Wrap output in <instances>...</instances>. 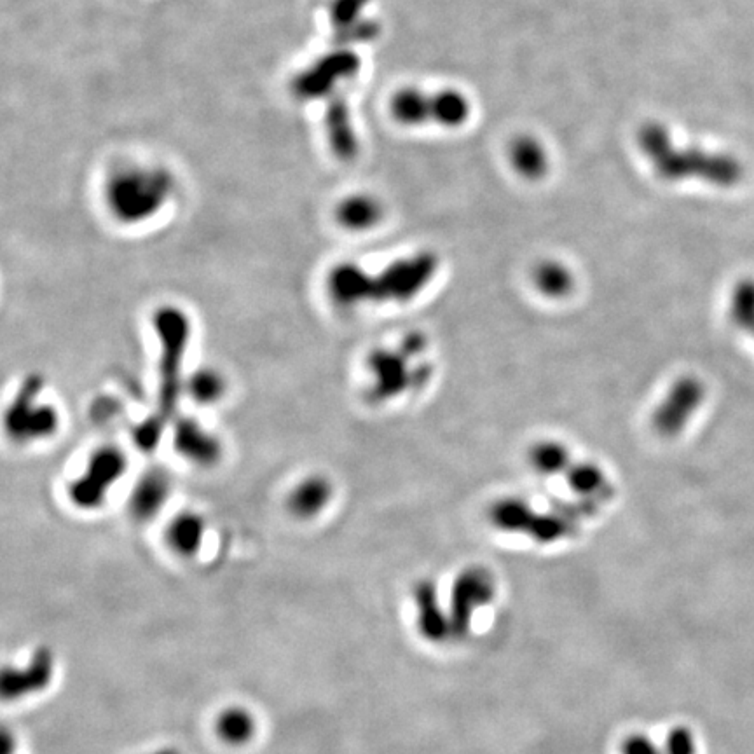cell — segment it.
I'll return each instance as SVG.
<instances>
[{
  "label": "cell",
  "mask_w": 754,
  "mask_h": 754,
  "mask_svg": "<svg viewBox=\"0 0 754 754\" xmlns=\"http://www.w3.org/2000/svg\"><path fill=\"white\" fill-rule=\"evenodd\" d=\"M102 205L117 226L151 224L172 206L179 179L170 166L154 159H119L105 172Z\"/></svg>",
  "instance_id": "1"
},
{
  "label": "cell",
  "mask_w": 754,
  "mask_h": 754,
  "mask_svg": "<svg viewBox=\"0 0 754 754\" xmlns=\"http://www.w3.org/2000/svg\"><path fill=\"white\" fill-rule=\"evenodd\" d=\"M636 144L660 179L678 182L699 177L714 184H728L734 180L735 168L727 158L693 147H678L669 130L659 121L641 124L636 133Z\"/></svg>",
  "instance_id": "2"
},
{
  "label": "cell",
  "mask_w": 754,
  "mask_h": 754,
  "mask_svg": "<svg viewBox=\"0 0 754 754\" xmlns=\"http://www.w3.org/2000/svg\"><path fill=\"white\" fill-rule=\"evenodd\" d=\"M152 325L158 332L159 346V409L163 416L175 411L186 377L182 372L191 341V318L177 306H163L156 311Z\"/></svg>",
  "instance_id": "3"
},
{
  "label": "cell",
  "mask_w": 754,
  "mask_h": 754,
  "mask_svg": "<svg viewBox=\"0 0 754 754\" xmlns=\"http://www.w3.org/2000/svg\"><path fill=\"white\" fill-rule=\"evenodd\" d=\"M355 51L337 48L306 63L290 81L292 96L304 103L322 102L341 95V86L360 72Z\"/></svg>",
  "instance_id": "4"
},
{
  "label": "cell",
  "mask_w": 754,
  "mask_h": 754,
  "mask_svg": "<svg viewBox=\"0 0 754 754\" xmlns=\"http://www.w3.org/2000/svg\"><path fill=\"white\" fill-rule=\"evenodd\" d=\"M439 269V261L432 252L402 257L388 264L377 275L367 276V304L369 302H409L425 290Z\"/></svg>",
  "instance_id": "5"
},
{
  "label": "cell",
  "mask_w": 754,
  "mask_h": 754,
  "mask_svg": "<svg viewBox=\"0 0 754 754\" xmlns=\"http://www.w3.org/2000/svg\"><path fill=\"white\" fill-rule=\"evenodd\" d=\"M128 472V458L116 446H105L91 454L83 472L67 487L69 501L84 512H93L105 505L110 491Z\"/></svg>",
  "instance_id": "6"
},
{
  "label": "cell",
  "mask_w": 754,
  "mask_h": 754,
  "mask_svg": "<svg viewBox=\"0 0 754 754\" xmlns=\"http://www.w3.org/2000/svg\"><path fill=\"white\" fill-rule=\"evenodd\" d=\"M42 381L28 377L6 411V432L16 442H39L58 432L60 416L55 405L42 402Z\"/></svg>",
  "instance_id": "7"
},
{
  "label": "cell",
  "mask_w": 754,
  "mask_h": 754,
  "mask_svg": "<svg viewBox=\"0 0 754 754\" xmlns=\"http://www.w3.org/2000/svg\"><path fill=\"white\" fill-rule=\"evenodd\" d=\"M411 357L405 355L398 346L397 350L377 348L367 357V369L371 374L369 397L372 402L384 404L388 400L400 397L409 390L423 388L432 376L430 365L421 364L416 369L411 367Z\"/></svg>",
  "instance_id": "8"
},
{
  "label": "cell",
  "mask_w": 754,
  "mask_h": 754,
  "mask_svg": "<svg viewBox=\"0 0 754 754\" xmlns=\"http://www.w3.org/2000/svg\"><path fill=\"white\" fill-rule=\"evenodd\" d=\"M706 397V386L699 377L683 376L672 384L664 400L653 411V430L662 437H676L697 412Z\"/></svg>",
  "instance_id": "9"
},
{
  "label": "cell",
  "mask_w": 754,
  "mask_h": 754,
  "mask_svg": "<svg viewBox=\"0 0 754 754\" xmlns=\"http://www.w3.org/2000/svg\"><path fill=\"white\" fill-rule=\"evenodd\" d=\"M55 672V659L49 648L41 646L23 667H4L0 692L4 700H20L48 688Z\"/></svg>",
  "instance_id": "10"
},
{
  "label": "cell",
  "mask_w": 754,
  "mask_h": 754,
  "mask_svg": "<svg viewBox=\"0 0 754 754\" xmlns=\"http://www.w3.org/2000/svg\"><path fill=\"white\" fill-rule=\"evenodd\" d=\"M369 4L371 0H330L327 20L337 44L351 46L376 37V23L365 16Z\"/></svg>",
  "instance_id": "11"
},
{
  "label": "cell",
  "mask_w": 754,
  "mask_h": 754,
  "mask_svg": "<svg viewBox=\"0 0 754 754\" xmlns=\"http://www.w3.org/2000/svg\"><path fill=\"white\" fill-rule=\"evenodd\" d=\"M323 133L334 156L344 161H351L358 154L357 128L351 116V109L343 95L327 100L323 112Z\"/></svg>",
  "instance_id": "12"
},
{
  "label": "cell",
  "mask_w": 754,
  "mask_h": 754,
  "mask_svg": "<svg viewBox=\"0 0 754 754\" xmlns=\"http://www.w3.org/2000/svg\"><path fill=\"white\" fill-rule=\"evenodd\" d=\"M173 446L184 460L198 467H213L222 456L219 439L194 419H180L173 433Z\"/></svg>",
  "instance_id": "13"
},
{
  "label": "cell",
  "mask_w": 754,
  "mask_h": 754,
  "mask_svg": "<svg viewBox=\"0 0 754 754\" xmlns=\"http://www.w3.org/2000/svg\"><path fill=\"white\" fill-rule=\"evenodd\" d=\"M383 219V201L371 192H351L334 206V222L346 233H369Z\"/></svg>",
  "instance_id": "14"
},
{
  "label": "cell",
  "mask_w": 754,
  "mask_h": 754,
  "mask_svg": "<svg viewBox=\"0 0 754 754\" xmlns=\"http://www.w3.org/2000/svg\"><path fill=\"white\" fill-rule=\"evenodd\" d=\"M334 498V486L329 477L313 473L299 480L287 496V508L290 514L308 521L322 514Z\"/></svg>",
  "instance_id": "15"
},
{
  "label": "cell",
  "mask_w": 754,
  "mask_h": 754,
  "mask_svg": "<svg viewBox=\"0 0 754 754\" xmlns=\"http://www.w3.org/2000/svg\"><path fill=\"white\" fill-rule=\"evenodd\" d=\"M563 477L568 482L569 489L578 496V500L589 501L601 507L603 503L613 498L615 487L603 468L596 463L573 461Z\"/></svg>",
  "instance_id": "16"
},
{
  "label": "cell",
  "mask_w": 754,
  "mask_h": 754,
  "mask_svg": "<svg viewBox=\"0 0 754 754\" xmlns=\"http://www.w3.org/2000/svg\"><path fill=\"white\" fill-rule=\"evenodd\" d=\"M172 484L163 472L145 473L131 493L130 510L137 521H151L165 508Z\"/></svg>",
  "instance_id": "17"
},
{
  "label": "cell",
  "mask_w": 754,
  "mask_h": 754,
  "mask_svg": "<svg viewBox=\"0 0 754 754\" xmlns=\"http://www.w3.org/2000/svg\"><path fill=\"white\" fill-rule=\"evenodd\" d=\"M508 161L522 179L540 180L549 172V152L533 135H517L508 144Z\"/></svg>",
  "instance_id": "18"
},
{
  "label": "cell",
  "mask_w": 754,
  "mask_h": 754,
  "mask_svg": "<svg viewBox=\"0 0 754 754\" xmlns=\"http://www.w3.org/2000/svg\"><path fill=\"white\" fill-rule=\"evenodd\" d=\"M206 522L201 515L191 510L180 512L173 517L166 528V543L168 547L182 557H192L198 554L205 542Z\"/></svg>",
  "instance_id": "19"
},
{
  "label": "cell",
  "mask_w": 754,
  "mask_h": 754,
  "mask_svg": "<svg viewBox=\"0 0 754 754\" xmlns=\"http://www.w3.org/2000/svg\"><path fill=\"white\" fill-rule=\"evenodd\" d=\"M432 93L407 86L395 91L390 98V116L404 128H421L430 121Z\"/></svg>",
  "instance_id": "20"
},
{
  "label": "cell",
  "mask_w": 754,
  "mask_h": 754,
  "mask_svg": "<svg viewBox=\"0 0 754 754\" xmlns=\"http://www.w3.org/2000/svg\"><path fill=\"white\" fill-rule=\"evenodd\" d=\"M470 114H472V105L467 95H463L461 91L447 88V90L432 93L430 121L440 128H449V130L461 128L467 123Z\"/></svg>",
  "instance_id": "21"
},
{
  "label": "cell",
  "mask_w": 754,
  "mask_h": 754,
  "mask_svg": "<svg viewBox=\"0 0 754 754\" xmlns=\"http://www.w3.org/2000/svg\"><path fill=\"white\" fill-rule=\"evenodd\" d=\"M528 461L531 468L543 477L564 475L573 463L568 447L556 440L536 442L535 446L529 449Z\"/></svg>",
  "instance_id": "22"
},
{
  "label": "cell",
  "mask_w": 754,
  "mask_h": 754,
  "mask_svg": "<svg viewBox=\"0 0 754 754\" xmlns=\"http://www.w3.org/2000/svg\"><path fill=\"white\" fill-rule=\"evenodd\" d=\"M220 739L231 746H243L255 734L254 714L240 706L227 707L215 721Z\"/></svg>",
  "instance_id": "23"
},
{
  "label": "cell",
  "mask_w": 754,
  "mask_h": 754,
  "mask_svg": "<svg viewBox=\"0 0 754 754\" xmlns=\"http://www.w3.org/2000/svg\"><path fill=\"white\" fill-rule=\"evenodd\" d=\"M186 391L192 402L199 405H213L220 402L227 391L226 377L215 369H199L186 377L184 383Z\"/></svg>",
  "instance_id": "24"
},
{
  "label": "cell",
  "mask_w": 754,
  "mask_h": 754,
  "mask_svg": "<svg viewBox=\"0 0 754 754\" xmlns=\"http://www.w3.org/2000/svg\"><path fill=\"white\" fill-rule=\"evenodd\" d=\"M535 285L547 297H564L573 290V276L557 261H545L535 269Z\"/></svg>",
  "instance_id": "25"
},
{
  "label": "cell",
  "mask_w": 754,
  "mask_h": 754,
  "mask_svg": "<svg viewBox=\"0 0 754 754\" xmlns=\"http://www.w3.org/2000/svg\"><path fill=\"white\" fill-rule=\"evenodd\" d=\"M730 313L735 325L742 329H754V280H742L737 283L734 294H732V304H730Z\"/></svg>",
  "instance_id": "26"
},
{
  "label": "cell",
  "mask_w": 754,
  "mask_h": 754,
  "mask_svg": "<svg viewBox=\"0 0 754 754\" xmlns=\"http://www.w3.org/2000/svg\"><path fill=\"white\" fill-rule=\"evenodd\" d=\"M0 741H2L0 742V751H2V754H14V749H16V737H14L13 732H11L9 728H2Z\"/></svg>",
  "instance_id": "27"
},
{
  "label": "cell",
  "mask_w": 754,
  "mask_h": 754,
  "mask_svg": "<svg viewBox=\"0 0 754 754\" xmlns=\"http://www.w3.org/2000/svg\"><path fill=\"white\" fill-rule=\"evenodd\" d=\"M152 754H180L177 749H161V751H156V753Z\"/></svg>",
  "instance_id": "28"
}]
</instances>
